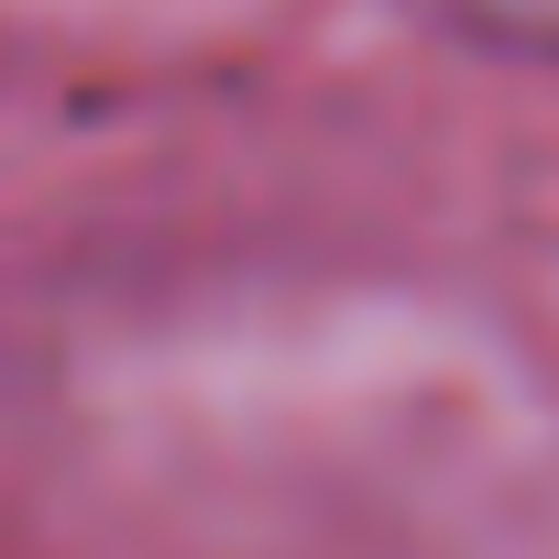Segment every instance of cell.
Returning a JSON list of instances; mask_svg holds the SVG:
<instances>
[{"mask_svg":"<svg viewBox=\"0 0 559 559\" xmlns=\"http://www.w3.org/2000/svg\"><path fill=\"white\" fill-rule=\"evenodd\" d=\"M439 23H461L472 45H493V56H537V67H559V0H428Z\"/></svg>","mask_w":559,"mask_h":559,"instance_id":"6da1fadb","label":"cell"}]
</instances>
